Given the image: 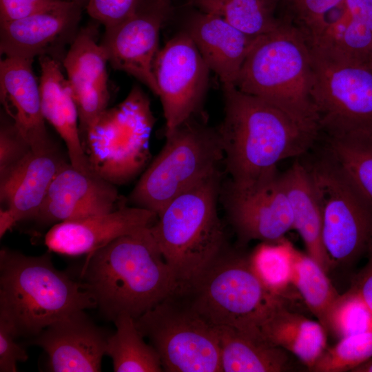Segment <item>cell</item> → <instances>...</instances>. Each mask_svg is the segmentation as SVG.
<instances>
[{
  "label": "cell",
  "mask_w": 372,
  "mask_h": 372,
  "mask_svg": "<svg viewBox=\"0 0 372 372\" xmlns=\"http://www.w3.org/2000/svg\"><path fill=\"white\" fill-rule=\"evenodd\" d=\"M225 117L218 128L228 181L248 189L276 176L283 160L313 147L320 132L317 122L300 118L276 105L223 85Z\"/></svg>",
  "instance_id": "obj_1"
},
{
  "label": "cell",
  "mask_w": 372,
  "mask_h": 372,
  "mask_svg": "<svg viewBox=\"0 0 372 372\" xmlns=\"http://www.w3.org/2000/svg\"><path fill=\"white\" fill-rule=\"evenodd\" d=\"M150 227L121 236L87 256L83 283L108 320L121 314L136 319L178 287Z\"/></svg>",
  "instance_id": "obj_2"
},
{
  "label": "cell",
  "mask_w": 372,
  "mask_h": 372,
  "mask_svg": "<svg viewBox=\"0 0 372 372\" xmlns=\"http://www.w3.org/2000/svg\"><path fill=\"white\" fill-rule=\"evenodd\" d=\"M51 252L30 256L0 251V319L17 338H34L57 320L96 307L83 282L54 267Z\"/></svg>",
  "instance_id": "obj_3"
},
{
  "label": "cell",
  "mask_w": 372,
  "mask_h": 372,
  "mask_svg": "<svg viewBox=\"0 0 372 372\" xmlns=\"http://www.w3.org/2000/svg\"><path fill=\"white\" fill-rule=\"evenodd\" d=\"M220 171L169 202L151 231L178 285H192L226 249L217 209Z\"/></svg>",
  "instance_id": "obj_4"
},
{
  "label": "cell",
  "mask_w": 372,
  "mask_h": 372,
  "mask_svg": "<svg viewBox=\"0 0 372 372\" xmlns=\"http://www.w3.org/2000/svg\"><path fill=\"white\" fill-rule=\"evenodd\" d=\"M313 77V57L304 37L283 21L278 28L258 39L235 86L318 123L311 99Z\"/></svg>",
  "instance_id": "obj_5"
},
{
  "label": "cell",
  "mask_w": 372,
  "mask_h": 372,
  "mask_svg": "<svg viewBox=\"0 0 372 372\" xmlns=\"http://www.w3.org/2000/svg\"><path fill=\"white\" fill-rule=\"evenodd\" d=\"M161 152L129 196L132 206L157 215L173 199L220 171L224 158L218 129L194 116L165 135Z\"/></svg>",
  "instance_id": "obj_6"
},
{
  "label": "cell",
  "mask_w": 372,
  "mask_h": 372,
  "mask_svg": "<svg viewBox=\"0 0 372 372\" xmlns=\"http://www.w3.org/2000/svg\"><path fill=\"white\" fill-rule=\"evenodd\" d=\"M214 327L258 330L285 299L271 293L252 269L249 256L226 248L189 287L178 289Z\"/></svg>",
  "instance_id": "obj_7"
},
{
  "label": "cell",
  "mask_w": 372,
  "mask_h": 372,
  "mask_svg": "<svg viewBox=\"0 0 372 372\" xmlns=\"http://www.w3.org/2000/svg\"><path fill=\"white\" fill-rule=\"evenodd\" d=\"M309 171L322 217V241L335 265H353L372 242V203L329 152Z\"/></svg>",
  "instance_id": "obj_8"
},
{
  "label": "cell",
  "mask_w": 372,
  "mask_h": 372,
  "mask_svg": "<svg viewBox=\"0 0 372 372\" xmlns=\"http://www.w3.org/2000/svg\"><path fill=\"white\" fill-rule=\"evenodd\" d=\"M154 122L149 100L138 87L120 104L107 108L83 142L94 171L114 185L139 174L150 159Z\"/></svg>",
  "instance_id": "obj_9"
},
{
  "label": "cell",
  "mask_w": 372,
  "mask_h": 372,
  "mask_svg": "<svg viewBox=\"0 0 372 372\" xmlns=\"http://www.w3.org/2000/svg\"><path fill=\"white\" fill-rule=\"evenodd\" d=\"M164 371L220 372L218 334L178 290L135 319Z\"/></svg>",
  "instance_id": "obj_10"
},
{
  "label": "cell",
  "mask_w": 372,
  "mask_h": 372,
  "mask_svg": "<svg viewBox=\"0 0 372 372\" xmlns=\"http://www.w3.org/2000/svg\"><path fill=\"white\" fill-rule=\"evenodd\" d=\"M313 61L311 99L320 132L327 138H372V70Z\"/></svg>",
  "instance_id": "obj_11"
},
{
  "label": "cell",
  "mask_w": 372,
  "mask_h": 372,
  "mask_svg": "<svg viewBox=\"0 0 372 372\" xmlns=\"http://www.w3.org/2000/svg\"><path fill=\"white\" fill-rule=\"evenodd\" d=\"M153 70L167 135L196 114L207 91L211 70L184 30L159 50Z\"/></svg>",
  "instance_id": "obj_12"
},
{
  "label": "cell",
  "mask_w": 372,
  "mask_h": 372,
  "mask_svg": "<svg viewBox=\"0 0 372 372\" xmlns=\"http://www.w3.org/2000/svg\"><path fill=\"white\" fill-rule=\"evenodd\" d=\"M172 11V0H145L130 17L105 29L100 42L108 63L134 76L158 96L153 66L161 29Z\"/></svg>",
  "instance_id": "obj_13"
},
{
  "label": "cell",
  "mask_w": 372,
  "mask_h": 372,
  "mask_svg": "<svg viewBox=\"0 0 372 372\" xmlns=\"http://www.w3.org/2000/svg\"><path fill=\"white\" fill-rule=\"evenodd\" d=\"M220 197L241 246L255 240L276 242L293 229V213L279 173L248 189L227 182L221 187Z\"/></svg>",
  "instance_id": "obj_14"
},
{
  "label": "cell",
  "mask_w": 372,
  "mask_h": 372,
  "mask_svg": "<svg viewBox=\"0 0 372 372\" xmlns=\"http://www.w3.org/2000/svg\"><path fill=\"white\" fill-rule=\"evenodd\" d=\"M83 10L65 1L25 18L0 22L1 54L30 60L49 56L62 63L65 47L71 45L80 30Z\"/></svg>",
  "instance_id": "obj_15"
},
{
  "label": "cell",
  "mask_w": 372,
  "mask_h": 372,
  "mask_svg": "<svg viewBox=\"0 0 372 372\" xmlns=\"http://www.w3.org/2000/svg\"><path fill=\"white\" fill-rule=\"evenodd\" d=\"M68 163L52 143L32 149L0 175V238L19 222L35 217L53 179Z\"/></svg>",
  "instance_id": "obj_16"
},
{
  "label": "cell",
  "mask_w": 372,
  "mask_h": 372,
  "mask_svg": "<svg viewBox=\"0 0 372 372\" xmlns=\"http://www.w3.org/2000/svg\"><path fill=\"white\" fill-rule=\"evenodd\" d=\"M97 36L94 25L81 28L62 61L78 110L82 143L89 130L107 108L110 98L108 60L97 42Z\"/></svg>",
  "instance_id": "obj_17"
},
{
  "label": "cell",
  "mask_w": 372,
  "mask_h": 372,
  "mask_svg": "<svg viewBox=\"0 0 372 372\" xmlns=\"http://www.w3.org/2000/svg\"><path fill=\"white\" fill-rule=\"evenodd\" d=\"M116 185L66 163L53 179L34 219L40 225L80 219L123 206Z\"/></svg>",
  "instance_id": "obj_18"
},
{
  "label": "cell",
  "mask_w": 372,
  "mask_h": 372,
  "mask_svg": "<svg viewBox=\"0 0 372 372\" xmlns=\"http://www.w3.org/2000/svg\"><path fill=\"white\" fill-rule=\"evenodd\" d=\"M109 335L79 311L57 320L30 341L48 355L53 372H98Z\"/></svg>",
  "instance_id": "obj_19"
},
{
  "label": "cell",
  "mask_w": 372,
  "mask_h": 372,
  "mask_svg": "<svg viewBox=\"0 0 372 372\" xmlns=\"http://www.w3.org/2000/svg\"><path fill=\"white\" fill-rule=\"evenodd\" d=\"M157 218L150 210L123 205L110 212L53 225L44 242L52 252L87 256L121 236L153 225Z\"/></svg>",
  "instance_id": "obj_20"
},
{
  "label": "cell",
  "mask_w": 372,
  "mask_h": 372,
  "mask_svg": "<svg viewBox=\"0 0 372 372\" xmlns=\"http://www.w3.org/2000/svg\"><path fill=\"white\" fill-rule=\"evenodd\" d=\"M33 60L6 57L0 61V101L4 113L32 149L52 145L41 101Z\"/></svg>",
  "instance_id": "obj_21"
},
{
  "label": "cell",
  "mask_w": 372,
  "mask_h": 372,
  "mask_svg": "<svg viewBox=\"0 0 372 372\" xmlns=\"http://www.w3.org/2000/svg\"><path fill=\"white\" fill-rule=\"evenodd\" d=\"M184 31L223 85H236L246 58L260 37L249 36L220 17L198 10L188 17Z\"/></svg>",
  "instance_id": "obj_22"
},
{
  "label": "cell",
  "mask_w": 372,
  "mask_h": 372,
  "mask_svg": "<svg viewBox=\"0 0 372 372\" xmlns=\"http://www.w3.org/2000/svg\"><path fill=\"white\" fill-rule=\"evenodd\" d=\"M39 87L44 118L63 140L70 163L87 174H96L84 149L78 110L61 62L49 56H39Z\"/></svg>",
  "instance_id": "obj_23"
},
{
  "label": "cell",
  "mask_w": 372,
  "mask_h": 372,
  "mask_svg": "<svg viewBox=\"0 0 372 372\" xmlns=\"http://www.w3.org/2000/svg\"><path fill=\"white\" fill-rule=\"evenodd\" d=\"M280 177L291 207L293 229L300 234L307 254L328 273L333 265L323 245L321 210L307 166L296 161Z\"/></svg>",
  "instance_id": "obj_24"
},
{
  "label": "cell",
  "mask_w": 372,
  "mask_h": 372,
  "mask_svg": "<svg viewBox=\"0 0 372 372\" xmlns=\"http://www.w3.org/2000/svg\"><path fill=\"white\" fill-rule=\"evenodd\" d=\"M219 341L221 371H292L287 351L268 342L260 329L215 327Z\"/></svg>",
  "instance_id": "obj_25"
},
{
  "label": "cell",
  "mask_w": 372,
  "mask_h": 372,
  "mask_svg": "<svg viewBox=\"0 0 372 372\" xmlns=\"http://www.w3.org/2000/svg\"><path fill=\"white\" fill-rule=\"evenodd\" d=\"M260 329L268 342L294 355L309 371L327 347L324 327L289 310L285 300L275 306Z\"/></svg>",
  "instance_id": "obj_26"
},
{
  "label": "cell",
  "mask_w": 372,
  "mask_h": 372,
  "mask_svg": "<svg viewBox=\"0 0 372 372\" xmlns=\"http://www.w3.org/2000/svg\"><path fill=\"white\" fill-rule=\"evenodd\" d=\"M307 43L313 59L319 62L367 65L372 60V31L341 8Z\"/></svg>",
  "instance_id": "obj_27"
},
{
  "label": "cell",
  "mask_w": 372,
  "mask_h": 372,
  "mask_svg": "<svg viewBox=\"0 0 372 372\" xmlns=\"http://www.w3.org/2000/svg\"><path fill=\"white\" fill-rule=\"evenodd\" d=\"M113 322L116 331L108 336L105 355L112 359L114 371H164L158 353L145 342L133 317L121 314Z\"/></svg>",
  "instance_id": "obj_28"
},
{
  "label": "cell",
  "mask_w": 372,
  "mask_h": 372,
  "mask_svg": "<svg viewBox=\"0 0 372 372\" xmlns=\"http://www.w3.org/2000/svg\"><path fill=\"white\" fill-rule=\"evenodd\" d=\"M196 10L223 19L254 37L278 28L283 21L276 17L278 0H188Z\"/></svg>",
  "instance_id": "obj_29"
},
{
  "label": "cell",
  "mask_w": 372,
  "mask_h": 372,
  "mask_svg": "<svg viewBox=\"0 0 372 372\" xmlns=\"http://www.w3.org/2000/svg\"><path fill=\"white\" fill-rule=\"evenodd\" d=\"M293 286L327 332L331 312L341 296L327 273L309 255L293 249Z\"/></svg>",
  "instance_id": "obj_30"
},
{
  "label": "cell",
  "mask_w": 372,
  "mask_h": 372,
  "mask_svg": "<svg viewBox=\"0 0 372 372\" xmlns=\"http://www.w3.org/2000/svg\"><path fill=\"white\" fill-rule=\"evenodd\" d=\"M249 259L264 286L284 299L289 287L293 286L294 260L291 245L284 238L276 242H262L249 255Z\"/></svg>",
  "instance_id": "obj_31"
},
{
  "label": "cell",
  "mask_w": 372,
  "mask_h": 372,
  "mask_svg": "<svg viewBox=\"0 0 372 372\" xmlns=\"http://www.w3.org/2000/svg\"><path fill=\"white\" fill-rule=\"evenodd\" d=\"M327 146L372 203V138H327Z\"/></svg>",
  "instance_id": "obj_32"
},
{
  "label": "cell",
  "mask_w": 372,
  "mask_h": 372,
  "mask_svg": "<svg viewBox=\"0 0 372 372\" xmlns=\"http://www.w3.org/2000/svg\"><path fill=\"white\" fill-rule=\"evenodd\" d=\"M371 358L372 329H369L344 336L327 347L309 371H352Z\"/></svg>",
  "instance_id": "obj_33"
},
{
  "label": "cell",
  "mask_w": 372,
  "mask_h": 372,
  "mask_svg": "<svg viewBox=\"0 0 372 372\" xmlns=\"http://www.w3.org/2000/svg\"><path fill=\"white\" fill-rule=\"evenodd\" d=\"M369 329H372V315L360 298L349 289L340 296L331 312L327 333L341 339Z\"/></svg>",
  "instance_id": "obj_34"
},
{
  "label": "cell",
  "mask_w": 372,
  "mask_h": 372,
  "mask_svg": "<svg viewBox=\"0 0 372 372\" xmlns=\"http://www.w3.org/2000/svg\"><path fill=\"white\" fill-rule=\"evenodd\" d=\"M288 1L291 19L286 22L297 28L308 41L324 28L344 0Z\"/></svg>",
  "instance_id": "obj_35"
},
{
  "label": "cell",
  "mask_w": 372,
  "mask_h": 372,
  "mask_svg": "<svg viewBox=\"0 0 372 372\" xmlns=\"http://www.w3.org/2000/svg\"><path fill=\"white\" fill-rule=\"evenodd\" d=\"M32 150L31 145L17 130L10 119L1 116L0 175L12 169Z\"/></svg>",
  "instance_id": "obj_36"
},
{
  "label": "cell",
  "mask_w": 372,
  "mask_h": 372,
  "mask_svg": "<svg viewBox=\"0 0 372 372\" xmlns=\"http://www.w3.org/2000/svg\"><path fill=\"white\" fill-rule=\"evenodd\" d=\"M145 0H89L85 8L88 14L110 28L132 16Z\"/></svg>",
  "instance_id": "obj_37"
},
{
  "label": "cell",
  "mask_w": 372,
  "mask_h": 372,
  "mask_svg": "<svg viewBox=\"0 0 372 372\" xmlns=\"http://www.w3.org/2000/svg\"><path fill=\"white\" fill-rule=\"evenodd\" d=\"M60 0H0V22L21 19L61 5Z\"/></svg>",
  "instance_id": "obj_38"
},
{
  "label": "cell",
  "mask_w": 372,
  "mask_h": 372,
  "mask_svg": "<svg viewBox=\"0 0 372 372\" xmlns=\"http://www.w3.org/2000/svg\"><path fill=\"white\" fill-rule=\"evenodd\" d=\"M10 325L0 319V371L16 372L17 363L28 359L25 349L15 341Z\"/></svg>",
  "instance_id": "obj_39"
},
{
  "label": "cell",
  "mask_w": 372,
  "mask_h": 372,
  "mask_svg": "<svg viewBox=\"0 0 372 372\" xmlns=\"http://www.w3.org/2000/svg\"><path fill=\"white\" fill-rule=\"evenodd\" d=\"M366 255L367 262L352 278L349 290L360 298L372 315V242Z\"/></svg>",
  "instance_id": "obj_40"
},
{
  "label": "cell",
  "mask_w": 372,
  "mask_h": 372,
  "mask_svg": "<svg viewBox=\"0 0 372 372\" xmlns=\"http://www.w3.org/2000/svg\"><path fill=\"white\" fill-rule=\"evenodd\" d=\"M342 10L366 24L372 31V0H344Z\"/></svg>",
  "instance_id": "obj_41"
},
{
  "label": "cell",
  "mask_w": 372,
  "mask_h": 372,
  "mask_svg": "<svg viewBox=\"0 0 372 372\" xmlns=\"http://www.w3.org/2000/svg\"><path fill=\"white\" fill-rule=\"evenodd\" d=\"M351 372H372V358L357 366Z\"/></svg>",
  "instance_id": "obj_42"
},
{
  "label": "cell",
  "mask_w": 372,
  "mask_h": 372,
  "mask_svg": "<svg viewBox=\"0 0 372 372\" xmlns=\"http://www.w3.org/2000/svg\"><path fill=\"white\" fill-rule=\"evenodd\" d=\"M63 1L72 2L81 6L83 9H85L89 0H60Z\"/></svg>",
  "instance_id": "obj_43"
},
{
  "label": "cell",
  "mask_w": 372,
  "mask_h": 372,
  "mask_svg": "<svg viewBox=\"0 0 372 372\" xmlns=\"http://www.w3.org/2000/svg\"><path fill=\"white\" fill-rule=\"evenodd\" d=\"M366 65L372 70V60Z\"/></svg>",
  "instance_id": "obj_44"
}]
</instances>
